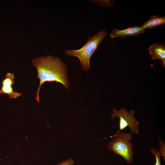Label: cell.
I'll list each match as a JSON object with an SVG mask.
<instances>
[{"mask_svg":"<svg viewBox=\"0 0 165 165\" xmlns=\"http://www.w3.org/2000/svg\"><path fill=\"white\" fill-rule=\"evenodd\" d=\"M112 111L113 113L111 114L112 119H113L116 117H118L119 119V129L115 134H117L127 127H129L131 133L133 134H139V123L134 118V110H132L128 112L127 110L125 108H122L119 111L113 108Z\"/></svg>","mask_w":165,"mask_h":165,"instance_id":"cell-4","label":"cell"},{"mask_svg":"<svg viewBox=\"0 0 165 165\" xmlns=\"http://www.w3.org/2000/svg\"><path fill=\"white\" fill-rule=\"evenodd\" d=\"M107 32L102 30L89 37L85 44L77 50H65V53L69 56L77 57L82 69L88 71L90 68L91 57L97 49L98 45L107 36Z\"/></svg>","mask_w":165,"mask_h":165,"instance_id":"cell-2","label":"cell"},{"mask_svg":"<svg viewBox=\"0 0 165 165\" xmlns=\"http://www.w3.org/2000/svg\"><path fill=\"white\" fill-rule=\"evenodd\" d=\"M57 165H74V161L71 158L66 161H62Z\"/></svg>","mask_w":165,"mask_h":165,"instance_id":"cell-11","label":"cell"},{"mask_svg":"<svg viewBox=\"0 0 165 165\" xmlns=\"http://www.w3.org/2000/svg\"><path fill=\"white\" fill-rule=\"evenodd\" d=\"M32 63L37 69V78L40 80L36 97L38 103L41 86L46 82H59L66 89H69L70 84L67 74L68 68L60 58L48 55L35 58L32 60Z\"/></svg>","mask_w":165,"mask_h":165,"instance_id":"cell-1","label":"cell"},{"mask_svg":"<svg viewBox=\"0 0 165 165\" xmlns=\"http://www.w3.org/2000/svg\"><path fill=\"white\" fill-rule=\"evenodd\" d=\"M14 73L7 72L5 78L2 82V86L0 89V93L7 94L9 98H16L22 94L13 91L12 87L14 83Z\"/></svg>","mask_w":165,"mask_h":165,"instance_id":"cell-5","label":"cell"},{"mask_svg":"<svg viewBox=\"0 0 165 165\" xmlns=\"http://www.w3.org/2000/svg\"><path fill=\"white\" fill-rule=\"evenodd\" d=\"M165 23V16H152L147 21L141 26L145 29H152V28Z\"/></svg>","mask_w":165,"mask_h":165,"instance_id":"cell-8","label":"cell"},{"mask_svg":"<svg viewBox=\"0 0 165 165\" xmlns=\"http://www.w3.org/2000/svg\"><path fill=\"white\" fill-rule=\"evenodd\" d=\"M145 29L141 26H131L123 30L114 28L110 34L112 38L120 37L125 38L126 37L137 36L145 32Z\"/></svg>","mask_w":165,"mask_h":165,"instance_id":"cell-6","label":"cell"},{"mask_svg":"<svg viewBox=\"0 0 165 165\" xmlns=\"http://www.w3.org/2000/svg\"><path fill=\"white\" fill-rule=\"evenodd\" d=\"M91 2L96 5L105 8H110L113 5V0H90Z\"/></svg>","mask_w":165,"mask_h":165,"instance_id":"cell-9","label":"cell"},{"mask_svg":"<svg viewBox=\"0 0 165 165\" xmlns=\"http://www.w3.org/2000/svg\"><path fill=\"white\" fill-rule=\"evenodd\" d=\"M113 139L108 145L107 147L109 150L113 152L115 155L122 156L128 163L133 162L134 154L131 141L133 138L132 134L119 132L111 137Z\"/></svg>","mask_w":165,"mask_h":165,"instance_id":"cell-3","label":"cell"},{"mask_svg":"<svg viewBox=\"0 0 165 165\" xmlns=\"http://www.w3.org/2000/svg\"><path fill=\"white\" fill-rule=\"evenodd\" d=\"M151 152L156 158V161L154 165H161L160 159L161 155L160 152H159L155 148H153L151 149Z\"/></svg>","mask_w":165,"mask_h":165,"instance_id":"cell-10","label":"cell"},{"mask_svg":"<svg viewBox=\"0 0 165 165\" xmlns=\"http://www.w3.org/2000/svg\"><path fill=\"white\" fill-rule=\"evenodd\" d=\"M148 51L152 59L161 60L163 67H165V45L161 43H154L149 47Z\"/></svg>","mask_w":165,"mask_h":165,"instance_id":"cell-7","label":"cell"}]
</instances>
